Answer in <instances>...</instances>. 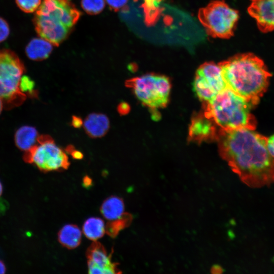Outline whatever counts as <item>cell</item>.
Segmentation results:
<instances>
[{
    "label": "cell",
    "instance_id": "6da1fadb",
    "mask_svg": "<svg viewBox=\"0 0 274 274\" xmlns=\"http://www.w3.org/2000/svg\"><path fill=\"white\" fill-rule=\"evenodd\" d=\"M254 130L220 129L219 153L246 185L269 187L274 183V157L268 149L267 138Z\"/></svg>",
    "mask_w": 274,
    "mask_h": 274
},
{
    "label": "cell",
    "instance_id": "7a4b0ae2",
    "mask_svg": "<svg viewBox=\"0 0 274 274\" xmlns=\"http://www.w3.org/2000/svg\"><path fill=\"white\" fill-rule=\"evenodd\" d=\"M218 65L228 88L252 107L259 103L271 76L260 58L252 53L238 54Z\"/></svg>",
    "mask_w": 274,
    "mask_h": 274
},
{
    "label": "cell",
    "instance_id": "3957f363",
    "mask_svg": "<svg viewBox=\"0 0 274 274\" xmlns=\"http://www.w3.org/2000/svg\"><path fill=\"white\" fill-rule=\"evenodd\" d=\"M203 115L221 129L255 130L257 122L252 106L227 87L209 101L203 102Z\"/></svg>",
    "mask_w": 274,
    "mask_h": 274
},
{
    "label": "cell",
    "instance_id": "277c9868",
    "mask_svg": "<svg viewBox=\"0 0 274 274\" xmlns=\"http://www.w3.org/2000/svg\"><path fill=\"white\" fill-rule=\"evenodd\" d=\"M80 16L70 0H43L33 19L42 38L57 46L66 38Z\"/></svg>",
    "mask_w": 274,
    "mask_h": 274
},
{
    "label": "cell",
    "instance_id": "5b68a950",
    "mask_svg": "<svg viewBox=\"0 0 274 274\" xmlns=\"http://www.w3.org/2000/svg\"><path fill=\"white\" fill-rule=\"evenodd\" d=\"M24 71L23 63L13 52L7 49L0 51V98L7 108L17 106L25 99L20 89Z\"/></svg>",
    "mask_w": 274,
    "mask_h": 274
},
{
    "label": "cell",
    "instance_id": "8992f818",
    "mask_svg": "<svg viewBox=\"0 0 274 274\" xmlns=\"http://www.w3.org/2000/svg\"><path fill=\"white\" fill-rule=\"evenodd\" d=\"M198 17L209 35L229 39L234 34L239 14L223 1L217 0L200 9Z\"/></svg>",
    "mask_w": 274,
    "mask_h": 274
},
{
    "label": "cell",
    "instance_id": "52a82bcc",
    "mask_svg": "<svg viewBox=\"0 0 274 274\" xmlns=\"http://www.w3.org/2000/svg\"><path fill=\"white\" fill-rule=\"evenodd\" d=\"M141 102L155 110L166 107L170 90V83L164 76L146 74L128 79L125 82Z\"/></svg>",
    "mask_w": 274,
    "mask_h": 274
},
{
    "label": "cell",
    "instance_id": "ba28073f",
    "mask_svg": "<svg viewBox=\"0 0 274 274\" xmlns=\"http://www.w3.org/2000/svg\"><path fill=\"white\" fill-rule=\"evenodd\" d=\"M24 160L35 164L41 171L48 172L67 169L70 165L66 153L49 135H40L38 144L25 152Z\"/></svg>",
    "mask_w": 274,
    "mask_h": 274
},
{
    "label": "cell",
    "instance_id": "9c48e42d",
    "mask_svg": "<svg viewBox=\"0 0 274 274\" xmlns=\"http://www.w3.org/2000/svg\"><path fill=\"white\" fill-rule=\"evenodd\" d=\"M193 88L203 102L210 100L227 88L218 64L213 62L202 64L196 71Z\"/></svg>",
    "mask_w": 274,
    "mask_h": 274
},
{
    "label": "cell",
    "instance_id": "30bf717a",
    "mask_svg": "<svg viewBox=\"0 0 274 274\" xmlns=\"http://www.w3.org/2000/svg\"><path fill=\"white\" fill-rule=\"evenodd\" d=\"M88 273H120L118 263L111 261L112 253L109 254L104 246L96 241L88 247L86 253Z\"/></svg>",
    "mask_w": 274,
    "mask_h": 274
},
{
    "label": "cell",
    "instance_id": "8fae6325",
    "mask_svg": "<svg viewBox=\"0 0 274 274\" xmlns=\"http://www.w3.org/2000/svg\"><path fill=\"white\" fill-rule=\"evenodd\" d=\"M248 8L259 29L263 33L274 30V0H250Z\"/></svg>",
    "mask_w": 274,
    "mask_h": 274
},
{
    "label": "cell",
    "instance_id": "7c38bea8",
    "mask_svg": "<svg viewBox=\"0 0 274 274\" xmlns=\"http://www.w3.org/2000/svg\"><path fill=\"white\" fill-rule=\"evenodd\" d=\"M220 128L211 119L203 114L194 116L189 128V139L190 141L201 143L204 141L216 140Z\"/></svg>",
    "mask_w": 274,
    "mask_h": 274
},
{
    "label": "cell",
    "instance_id": "4fadbf2b",
    "mask_svg": "<svg viewBox=\"0 0 274 274\" xmlns=\"http://www.w3.org/2000/svg\"><path fill=\"white\" fill-rule=\"evenodd\" d=\"M86 133L92 138L104 136L110 128V121L108 117L101 113H91L88 115L83 122Z\"/></svg>",
    "mask_w": 274,
    "mask_h": 274
},
{
    "label": "cell",
    "instance_id": "5bb4252c",
    "mask_svg": "<svg viewBox=\"0 0 274 274\" xmlns=\"http://www.w3.org/2000/svg\"><path fill=\"white\" fill-rule=\"evenodd\" d=\"M52 44L43 38L31 40L27 45L25 52L29 59L42 60L48 58L52 51Z\"/></svg>",
    "mask_w": 274,
    "mask_h": 274
},
{
    "label": "cell",
    "instance_id": "9a60e30c",
    "mask_svg": "<svg viewBox=\"0 0 274 274\" xmlns=\"http://www.w3.org/2000/svg\"><path fill=\"white\" fill-rule=\"evenodd\" d=\"M39 136L35 128L23 126L18 129L15 133V143L20 149L26 152L38 144Z\"/></svg>",
    "mask_w": 274,
    "mask_h": 274
},
{
    "label": "cell",
    "instance_id": "2e32d148",
    "mask_svg": "<svg viewBox=\"0 0 274 274\" xmlns=\"http://www.w3.org/2000/svg\"><path fill=\"white\" fill-rule=\"evenodd\" d=\"M82 232L76 225L64 226L58 233V240L60 244L68 249L77 248L81 243Z\"/></svg>",
    "mask_w": 274,
    "mask_h": 274
},
{
    "label": "cell",
    "instance_id": "e0dca14e",
    "mask_svg": "<svg viewBox=\"0 0 274 274\" xmlns=\"http://www.w3.org/2000/svg\"><path fill=\"white\" fill-rule=\"evenodd\" d=\"M124 210V204L123 199L115 196L107 198L100 208L103 217L110 221L120 217L123 214Z\"/></svg>",
    "mask_w": 274,
    "mask_h": 274
},
{
    "label": "cell",
    "instance_id": "ac0fdd59",
    "mask_svg": "<svg viewBox=\"0 0 274 274\" xmlns=\"http://www.w3.org/2000/svg\"><path fill=\"white\" fill-rule=\"evenodd\" d=\"M136 2L139 0H134ZM163 0H142L145 22L147 26H152L158 21L162 12Z\"/></svg>",
    "mask_w": 274,
    "mask_h": 274
},
{
    "label": "cell",
    "instance_id": "d6986e66",
    "mask_svg": "<svg viewBox=\"0 0 274 274\" xmlns=\"http://www.w3.org/2000/svg\"><path fill=\"white\" fill-rule=\"evenodd\" d=\"M83 232L88 239L96 241L102 237L106 232L104 221L97 217L88 218L83 224Z\"/></svg>",
    "mask_w": 274,
    "mask_h": 274
},
{
    "label": "cell",
    "instance_id": "ffe728a7",
    "mask_svg": "<svg viewBox=\"0 0 274 274\" xmlns=\"http://www.w3.org/2000/svg\"><path fill=\"white\" fill-rule=\"evenodd\" d=\"M132 220V216L130 213H123L120 217L110 220L107 223L106 233L111 237L115 238L121 230L130 225Z\"/></svg>",
    "mask_w": 274,
    "mask_h": 274
},
{
    "label": "cell",
    "instance_id": "44dd1931",
    "mask_svg": "<svg viewBox=\"0 0 274 274\" xmlns=\"http://www.w3.org/2000/svg\"><path fill=\"white\" fill-rule=\"evenodd\" d=\"M81 6L88 14H97L105 8V0H82Z\"/></svg>",
    "mask_w": 274,
    "mask_h": 274
},
{
    "label": "cell",
    "instance_id": "7402d4cb",
    "mask_svg": "<svg viewBox=\"0 0 274 274\" xmlns=\"http://www.w3.org/2000/svg\"><path fill=\"white\" fill-rule=\"evenodd\" d=\"M18 7L25 13L37 11L41 4L42 0H16Z\"/></svg>",
    "mask_w": 274,
    "mask_h": 274
},
{
    "label": "cell",
    "instance_id": "603a6c76",
    "mask_svg": "<svg viewBox=\"0 0 274 274\" xmlns=\"http://www.w3.org/2000/svg\"><path fill=\"white\" fill-rule=\"evenodd\" d=\"M34 88V83L27 76H23L20 80V89L22 92L31 93Z\"/></svg>",
    "mask_w": 274,
    "mask_h": 274
},
{
    "label": "cell",
    "instance_id": "cb8c5ba5",
    "mask_svg": "<svg viewBox=\"0 0 274 274\" xmlns=\"http://www.w3.org/2000/svg\"><path fill=\"white\" fill-rule=\"evenodd\" d=\"M128 0H106L110 8L115 11L126 9Z\"/></svg>",
    "mask_w": 274,
    "mask_h": 274
},
{
    "label": "cell",
    "instance_id": "d4e9b609",
    "mask_svg": "<svg viewBox=\"0 0 274 274\" xmlns=\"http://www.w3.org/2000/svg\"><path fill=\"white\" fill-rule=\"evenodd\" d=\"M10 29L7 22L0 17V42L4 41L8 37Z\"/></svg>",
    "mask_w": 274,
    "mask_h": 274
},
{
    "label": "cell",
    "instance_id": "484cf974",
    "mask_svg": "<svg viewBox=\"0 0 274 274\" xmlns=\"http://www.w3.org/2000/svg\"><path fill=\"white\" fill-rule=\"evenodd\" d=\"M130 111V106L125 102H121L118 106V112L121 115H126Z\"/></svg>",
    "mask_w": 274,
    "mask_h": 274
},
{
    "label": "cell",
    "instance_id": "4316f807",
    "mask_svg": "<svg viewBox=\"0 0 274 274\" xmlns=\"http://www.w3.org/2000/svg\"><path fill=\"white\" fill-rule=\"evenodd\" d=\"M3 186L0 182V215L3 214L7 209V205L6 201L2 198Z\"/></svg>",
    "mask_w": 274,
    "mask_h": 274
},
{
    "label": "cell",
    "instance_id": "83f0119b",
    "mask_svg": "<svg viewBox=\"0 0 274 274\" xmlns=\"http://www.w3.org/2000/svg\"><path fill=\"white\" fill-rule=\"evenodd\" d=\"M66 150L71 153L73 157L75 159H80L83 158V155L82 153L80 151L73 149L72 146L71 148V146H69L68 148H66Z\"/></svg>",
    "mask_w": 274,
    "mask_h": 274
},
{
    "label": "cell",
    "instance_id": "f1b7e54d",
    "mask_svg": "<svg viewBox=\"0 0 274 274\" xmlns=\"http://www.w3.org/2000/svg\"><path fill=\"white\" fill-rule=\"evenodd\" d=\"M267 145L270 153L274 157V134L267 139Z\"/></svg>",
    "mask_w": 274,
    "mask_h": 274
},
{
    "label": "cell",
    "instance_id": "f546056e",
    "mask_svg": "<svg viewBox=\"0 0 274 274\" xmlns=\"http://www.w3.org/2000/svg\"><path fill=\"white\" fill-rule=\"evenodd\" d=\"M83 123L81 119L78 117L74 116L72 117V124L76 128H79Z\"/></svg>",
    "mask_w": 274,
    "mask_h": 274
},
{
    "label": "cell",
    "instance_id": "4dcf8cb0",
    "mask_svg": "<svg viewBox=\"0 0 274 274\" xmlns=\"http://www.w3.org/2000/svg\"><path fill=\"white\" fill-rule=\"evenodd\" d=\"M6 267L4 262L0 260V274H4L6 272Z\"/></svg>",
    "mask_w": 274,
    "mask_h": 274
},
{
    "label": "cell",
    "instance_id": "1f68e13d",
    "mask_svg": "<svg viewBox=\"0 0 274 274\" xmlns=\"http://www.w3.org/2000/svg\"><path fill=\"white\" fill-rule=\"evenodd\" d=\"M91 182V180L88 177H85L84 179V184L86 185H90V183Z\"/></svg>",
    "mask_w": 274,
    "mask_h": 274
},
{
    "label": "cell",
    "instance_id": "d6a6232c",
    "mask_svg": "<svg viewBox=\"0 0 274 274\" xmlns=\"http://www.w3.org/2000/svg\"><path fill=\"white\" fill-rule=\"evenodd\" d=\"M212 270H214L215 273H220V270H222V269L219 266H215L213 268Z\"/></svg>",
    "mask_w": 274,
    "mask_h": 274
},
{
    "label": "cell",
    "instance_id": "836d02e7",
    "mask_svg": "<svg viewBox=\"0 0 274 274\" xmlns=\"http://www.w3.org/2000/svg\"><path fill=\"white\" fill-rule=\"evenodd\" d=\"M2 108H3L2 100L0 98V113H1V111H2Z\"/></svg>",
    "mask_w": 274,
    "mask_h": 274
}]
</instances>
